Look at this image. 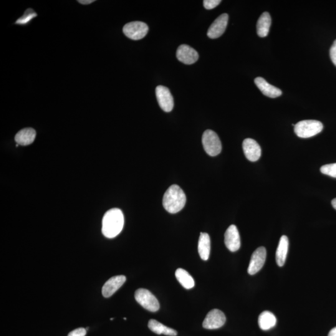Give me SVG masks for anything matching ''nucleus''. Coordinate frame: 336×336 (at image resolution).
<instances>
[{"label": "nucleus", "instance_id": "obj_16", "mask_svg": "<svg viewBox=\"0 0 336 336\" xmlns=\"http://www.w3.org/2000/svg\"><path fill=\"white\" fill-rule=\"evenodd\" d=\"M36 131L32 128H26L20 130L15 136V141L17 145L27 146L34 142L36 138Z\"/></svg>", "mask_w": 336, "mask_h": 336}, {"label": "nucleus", "instance_id": "obj_29", "mask_svg": "<svg viewBox=\"0 0 336 336\" xmlns=\"http://www.w3.org/2000/svg\"><path fill=\"white\" fill-rule=\"evenodd\" d=\"M332 204L333 208H334L336 210V198L333 199Z\"/></svg>", "mask_w": 336, "mask_h": 336}, {"label": "nucleus", "instance_id": "obj_30", "mask_svg": "<svg viewBox=\"0 0 336 336\" xmlns=\"http://www.w3.org/2000/svg\"><path fill=\"white\" fill-rule=\"evenodd\" d=\"M110 320H111V321L113 320V318H111Z\"/></svg>", "mask_w": 336, "mask_h": 336}, {"label": "nucleus", "instance_id": "obj_9", "mask_svg": "<svg viewBox=\"0 0 336 336\" xmlns=\"http://www.w3.org/2000/svg\"><path fill=\"white\" fill-rule=\"evenodd\" d=\"M267 257V251L265 247L258 248L252 255L251 262L248 268V273L254 275L262 269Z\"/></svg>", "mask_w": 336, "mask_h": 336}, {"label": "nucleus", "instance_id": "obj_26", "mask_svg": "<svg viewBox=\"0 0 336 336\" xmlns=\"http://www.w3.org/2000/svg\"><path fill=\"white\" fill-rule=\"evenodd\" d=\"M330 57L333 64L336 66V40L333 42L332 47L330 49Z\"/></svg>", "mask_w": 336, "mask_h": 336}, {"label": "nucleus", "instance_id": "obj_28", "mask_svg": "<svg viewBox=\"0 0 336 336\" xmlns=\"http://www.w3.org/2000/svg\"><path fill=\"white\" fill-rule=\"evenodd\" d=\"M93 1H92V0H89V1H78V2H80V3L83 4H90L92 3V2Z\"/></svg>", "mask_w": 336, "mask_h": 336}, {"label": "nucleus", "instance_id": "obj_8", "mask_svg": "<svg viewBox=\"0 0 336 336\" xmlns=\"http://www.w3.org/2000/svg\"><path fill=\"white\" fill-rule=\"evenodd\" d=\"M226 322V316L221 310L214 309L207 315L203 326L207 330H217L223 327Z\"/></svg>", "mask_w": 336, "mask_h": 336}, {"label": "nucleus", "instance_id": "obj_10", "mask_svg": "<svg viewBox=\"0 0 336 336\" xmlns=\"http://www.w3.org/2000/svg\"><path fill=\"white\" fill-rule=\"evenodd\" d=\"M229 15L224 13L219 16L212 22L208 31V36L211 39L218 38L224 34L228 24Z\"/></svg>", "mask_w": 336, "mask_h": 336}, {"label": "nucleus", "instance_id": "obj_1", "mask_svg": "<svg viewBox=\"0 0 336 336\" xmlns=\"http://www.w3.org/2000/svg\"><path fill=\"white\" fill-rule=\"evenodd\" d=\"M123 226L124 216L122 211L117 208L110 209L103 216L102 234L107 238H114L122 232Z\"/></svg>", "mask_w": 336, "mask_h": 336}, {"label": "nucleus", "instance_id": "obj_20", "mask_svg": "<svg viewBox=\"0 0 336 336\" xmlns=\"http://www.w3.org/2000/svg\"><path fill=\"white\" fill-rule=\"evenodd\" d=\"M148 328H150L151 332L157 335H165L169 336H176L178 335V332L176 330L166 327V326L161 324V323L155 320H150L149 321Z\"/></svg>", "mask_w": 336, "mask_h": 336}, {"label": "nucleus", "instance_id": "obj_13", "mask_svg": "<svg viewBox=\"0 0 336 336\" xmlns=\"http://www.w3.org/2000/svg\"><path fill=\"white\" fill-rule=\"evenodd\" d=\"M243 150L247 160L255 162L259 160L262 155L260 146L256 141L252 138H247L242 144Z\"/></svg>", "mask_w": 336, "mask_h": 336}, {"label": "nucleus", "instance_id": "obj_5", "mask_svg": "<svg viewBox=\"0 0 336 336\" xmlns=\"http://www.w3.org/2000/svg\"><path fill=\"white\" fill-rule=\"evenodd\" d=\"M136 302L141 307L150 312H156L160 309V303L157 298L148 290L140 289L135 292Z\"/></svg>", "mask_w": 336, "mask_h": 336}, {"label": "nucleus", "instance_id": "obj_18", "mask_svg": "<svg viewBox=\"0 0 336 336\" xmlns=\"http://www.w3.org/2000/svg\"><path fill=\"white\" fill-rule=\"evenodd\" d=\"M198 252L202 260L206 261L211 252V239L209 234L201 232L198 243Z\"/></svg>", "mask_w": 336, "mask_h": 336}, {"label": "nucleus", "instance_id": "obj_17", "mask_svg": "<svg viewBox=\"0 0 336 336\" xmlns=\"http://www.w3.org/2000/svg\"><path fill=\"white\" fill-rule=\"evenodd\" d=\"M289 241L286 236H283L280 240L276 252L277 264L279 267L284 266L289 251Z\"/></svg>", "mask_w": 336, "mask_h": 336}, {"label": "nucleus", "instance_id": "obj_3", "mask_svg": "<svg viewBox=\"0 0 336 336\" xmlns=\"http://www.w3.org/2000/svg\"><path fill=\"white\" fill-rule=\"evenodd\" d=\"M323 123L320 121L308 120L301 121L295 125V133L298 137L308 138L322 132Z\"/></svg>", "mask_w": 336, "mask_h": 336}, {"label": "nucleus", "instance_id": "obj_19", "mask_svg": "<svg viewBox=\"0 0 336 336\" xmlns=\"http://www.w3.org/2000/svg\"><path fill=\"white\" fill-rule=\"evenodd\" d=\"M272 18L270 14L268 12H264L257 21V34L261 37H266L269 33Z\"/></svg>", "mask_w": 336, "mask_h": 336}, {"label": "nucleus", "instance_id": "obj_27", "mask_svg": "<svg viewBox=\"0 0 336 336\" xmlns=\"http://www.w3.org/2000/svg\"><path fill=\"white\" fill-rule=\"evenodd\" d=\"M328 336H336V327L330 331Z\"/></svg>", "mask_w": 336, "mask_h": 336}, {"label": "nucleus", "instance_id": "obj_24", "mask_svg": "<svg viewBox=\"0 0 336 336\" xmlns=\"http://www.w3.org/2000/svg\"><path fill=\"white\" fill-rule=\"evenodd\" d=\"M221 2V0H204L203 4L206 9H212L218 6Z\"/></svg>", "mask_w": 336, "mask_h": 336}, {"label": "nucleus", "instance_id": "obj_14", "mask_svg": "<svg viewBox=\"0 0 336 336\" xmlns=\"http://www.w3.org/2000/svg\"><path fill=\"white\" fill-rule=\"evenodd\" d=\"M126 280L124 275H118L110 278L102 288V292L103 297L109 298L114 294L124 284Z\"/></svg>", "mask_w": 336, "mask_h": 336}, {"label": "nucleus", "instance_id": "obj_2", "mask_svg": "<svg viewBox=\"0 0 336 336\" xmlns=\"http://www.w3.org/2000/svg\"><path fill=\"white\" fill-rule=\"evenodd\" d=\"M186 203L185 193L180 187L176 184L169 187L164 194L163 206L169 213H178L184 208Z\"/></svg>", "mask_w": 336, "mask_h": 336}, {"label": "nucleus", "instance_id": "obj_12", "mask_svg": "<svg viewBox=\"0 0 336 336\" xmlns=\"http://www.w3.org/2000/svg\"><path fill=\"white\" fill-rule=\"evenodd\" d=\"M176 57L179 61L190 65L195 63L199 59L198 52L188 45L183 44L178 48Z\"/></svg>", "mask_w": 336, "mask_h": 336}, {"label": "nucleus", "instance_id": "obj_31", "mask_svg": "<svg viewBox=\"0 0 336 336\" xmlns=\"http://www.w3.org/2000/svg\"><path fill=\"white\" fill-rule=\"evenodd\" d=\"M123 320H126V318H123Z\"/></svg>", "mask_w": 336, "mask_h": 336}, {"label": "nucleus", "instance_id": "obj_21", "mask_svg": "<svg viewBox=\"0 0 336 336\" xmlns=\"http://www.w3.org/2000/svg\"><path fill=\"white\" fill-rule=\"evenodd\" d=\"M258 322L260 329L267 331L275 327L277 324V318L272 313L264 312L259 316Z\"/></svg>", "mask_w": 336, "mask_h": 336}, {"label": "nucleus", "instance_id": "obj_22", "mask_svg": "<svg viewBox=\"0 0 336 336\" xmlns=\"http://www.w3.org/2000/svg\"><path fill=\"white\" fill-rule=\"evenodd\" d=\"M176 279L184 289H191L195 285L193 278L186 270L183 269H178L175 273Z\"/></svg>", "mask_w": 336, "mask_h": 336}, {"label": "nucleus", "instance_id": "obj_25", "mask_svg": "<svg viewBox=\"0 0 336 336\" xmlns=\"http://www.w3.org/2000/svg\"><path fill=\"white\" fill-rule=\"evenodd\" d=\"M86 333H87V330L85 328H80L72 331L67 336H85Z\"/></svg>", "mask_w": 336, "mask_h": 336}, {"label": "nucleus", "instance_id": "obj_15", "mask_svg": "<svg viewBox=\"0 0 336 336\" xmlns=\"http://www.w3.org/2000/svg\"><path fill=\"white\" fill-rule=\"evenodd\" d=\"M255 84H256L259 89L261 91L263 94L270 98H277L282 94V90L274 85L270 84L264 78L257 77L255 79Z\"/></svg>", "mask_w": 336, "mask_h": 336}, {"label": "nucleus", "instance_id": "obj_23", "mask_svg": "<svg viewBox=\"0 0 336 336\" xmlns=\"http://www.w3.org/2000/svg\"><path fill=\"white\" fill-rule=\"evenodd\" d=\"M321 172L326 175L336 178V163L329 164L323 166L320 169Z\"/></svg>", "mask_w": 336, "mask_h": 336}, {"label": "nucleus", "instance_id": "obj_11", "mask_svg": "<svg viewBox=\"0 0 336 336\" xmlns=\"http://www.w3.org/2000/svg\"><path fill=\"white\" fill-rule=\"evenodd\" d=\"M225 244L227 249L232 252H235L239 250L241 247V237L237 227L235 225H231L227 229L225 233Z\"/></svg>", "mask_w": 336, "mask_h": 336}, {"label": "nucleus", "instance_id": "obj_4", "mask_svg": "<svg viewBox=\"0 0 336 336\" xmlns=\"http://www.w3.org/2000/svg\"><path fill=\"white\" fill-rule=\"evenodd\" d=\"M204 150L211 156L218 155L222 151V143L218 135L211 130L204 131L202 138Z\"/></svg>", "mask_w": 336, "mask_h": 336}, {"label": "nucleus", "instance_id": "obj_6", "mask_svg": "<svg viewBox=\"0 0 336 336\" xmlns=\"http://www.w3.org/2000/svg\"><path fill=\"white\" fill-rule=\"evenodd\" d=\"M148 30V25L141 21L128 22L123 28L125 36L133 40L143 39L147 34Z\"/></svg>", "mask_w": 336, "mask_h": 336}, {"label": "nucleus", "instance_id": "obj_7", "mask_svg": "<svg viewBox=\"0 0 336 336\" xmlns=\"http://www.w3.org/2000/svg\"><path fill=\"white\" fill-rule=\"evenodd\" d=\"M156 95L159 105L165 112H170L174 107V99L169 88L163 85L156 88Z\"/></svg>", "mask_w": 336, "mask_h": 336}]
</instances>
